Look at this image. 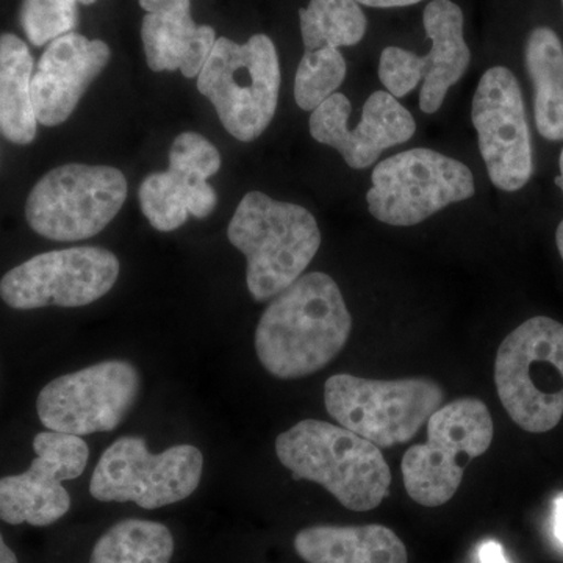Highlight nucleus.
<instances>
[{
  "label": "nucleus",
  "mask_w": 563,
  "mask_h": 563,
  "mask_svg": "<svg viewBox=\"0 0 563 563\" xmlns=\"http://www.w3.org/2000/svg\"><path fill=\"white\" fill-rule=\"evenodd\" d=\"M352 318L329 274L310 273L292 282L269 303L255 331V352L277 379L320 372L350 339Z\"/></svg>",
  "instance_id": "1"
},
{
  "label": "nucleus",
  "mask_w": 563,
  "mask_h": 563,
  "mask_svg": "<svg viewBox=\"0 0 563 563\" xmlns=\"http://www.w3.org/2000/svg\"><path fill=\"white\" fill-rule=\"evenodd\" d=\"M276 454L292 479L322 485L354 512L376 509L390 493L391 473L379 448L331 422H298L277 437Z\"/></svg>",
  "instance_id": "2"
},
{
  "label": "nucleus",
  "mask_w": 563,
  "mask_h": 563,
  "mask_svg": "<svg viewBox=\"0 0 563 563\" xmlns=\"http://www.w3.org/2000/svg\"><path fill=\"white\" fill-rule=\"evenodd\" d=\"M229 242L246 255L247 290L255 301L276 298L301 277L321 246V231L309 210L251 191L236 207Z\"/></svg>",
  "instance_id": "3"
},
{
  "label": "nucleus",
  "mask_w": 563,
  "mask_h": 563,
  "mask_svg": "<svg viewBox=\"0 0 563 563\" xmlns=\"http://www.w3.org/2000/svg\"><path fill=\"white\" fill-rule=\"evenodd\" d=\"M495 383L504 409L526 432L551 431L563 417V324L533 317L504 339Z\"/></svg>",
  "instance_id": "4"
},
{
  "label": "nucleus",
  "mask_w": 563,
  "mask_h": 563,
  "mask_svg": "<svg viewBox=\"0 0 563 563\" xmlns=\"http://www.w3.org/2000/svg\"><path fill=\"white\" fill-rule=\"evenodd\" d=\"M280 66L269 36H251L244 44L218 38L198 76L225 131L239 141H254L272 124L279 99Z\"/></svg>",
  "instance_id": "5"
},
{
  "label": "nucleus",
  "mask_w": 563,
  "mask_h": 563,
  "mask_svg": "<svg viewBox=\"0 0 563 563\" xmlns=\"http://www.w3.org/2000/svg\"><path fill=\"white\" fill-rule=\"evenodd\" d=\"M488 407L476 398L455 399L428 420V442L404 454V485L415 503L439 507L454 498L473 459L487 453L493 440Z\"/></svg>",
  "instance_id": "6"
},
{
  "label": "nucleus",
  "mask_w": 563,
  "mask_h": 563,
  "mask_svg": "<svg viewBox=\"0 0 563 563\" xmlns=\"http://www.w3.org/2000/svg\"><path fill=\"white\" fill-rule=\"evenodd\" d=\"M443 388L429 379L372 380L336 374L324 385L333 420L377 448L407 443L439 410Z\"/></svg>",
  "instance_id": "7"
},
{
  "label": "nucleus",
  "mask_w": 563,
  "mask_h": 563,
  "mask_svg": "<svg viewBox=\"0 0 563 563\" xmlns=\"http://www.w3.org/2000/svg\"><path fill=\"white\" fill-rule=\"evenodd\" d=\"M128 198L120 169L80 163L58 166L41 177L25 203L33 231L54 242H79L102 232Z\"/></svg>",
  "instance_id": "8"
},
{
  "label": "nucleus",
  "mask_w": 563,
  "mask_h": 563,
  "mask_svg": "<svg viewBox=\"0 0 563 563\" xmlns=\"http://www.w3.org/2000/svg\"><path fill=\"white\" fill-rule=\"evenodd\" d=\"M366 192L369 213L385 224L409 228L476 191L472 169L432 150L399 152L377 163Z\"/></svg>",
  "instance_id": "9"
},
{
  "label": "nucleus",
  "mask_w": 563,
  "mask_h": 563,
  "mask_svg": "<svg viewBox=\"0 0 563 563\" xmlns=\"http://www.w3.org/2000/svg\"><path fill=\"white\" fill-rule=\"evenodd\" d=\"M202 466V453L191 444L152 454L140 437H122L99 459L90 493L102 503H135L143 509H161L196 492Z\"/></svg>",
  "instance_id": "10"
},
{
  "label": "nucleus",
  "mask_w": 563,
  "mask_h": 563,
  "mask_svg": "<svg viewBox=\"0 0 563 563\" xmlns=\"http://www.w3.org/2000/svg\"><path fill=\"white\" fill-rule=\"evenodd\" d=\"M139 393L135 366L107 361L52 380L40 391L36 412L49 431L77 437L109 432L131 412Z\"/></svg>",
  "instance_id": "11"
},
{
  "label": "nucleus",
  "mask_w": 563,
  "mask_h": 563,
  "mask_svg": "<svg viewBox=\"0 0 563 563\" xmlns=\"http://www.w3.org/2000/svg\"><path fill=\"white\" fill-rule=\"evenodd\" d=\"M120 276L117 255L103 247L44 252L0 280V298L16 310L84 307L106 296Z\"/></svg>",
  "instance_id": "12"
},
{
  "label": "nucleus",
  "mask_w": 563,
  "mask_h": 563,
  "mask_svg": "<svg viewBox=\"0 0 563 563\" xmlns=\"http://www.w3.org/2000/svg\"><path fill=\"white\" fill-rule=\"evenodd\" d=\"M422 24L432 40L428 54H413L388 46L380 54L379 79L393 98L401 99L418 87L420 109L435 113L442 109L448 91L465 76L472 52L463 38V13L451 0H432L422 11Z\"/></svg>",
  "instance_id": "13"
},
{
  "label": "nucleus",
  "mask_w": 563,
  "mask_h": 563,
  "mask_svg": "<svg viewBox=\"0 0 563 563\" xmlns=\"http://www.w3.org/2000/svg\"><path fill=\"white\" fill-rule=\"evenodd\" d=\"M472 120L492 184L507 192L526 187L533 173L531 132L512 70H485L474 92Z\"/></svg>",
  "instance_id": "14"
},
{
  "label": "nucleus",
  "mask_w": 563,
  "mask_h": 563,
  "mask_svg": "<svg viewBox=\"0 0 563 563\" xmlns=\"http://www.w3.org/2000/svg\"><path fill=\"white\" fill-rule=\"evenodd\" d=\"M33 450L27 472L0 479V520L44 528L68 514L70 496L63 483L81 476L90 450L80 437L54 431L36 433Z\"/></svg>",
  "instance_id": "15"
},
{
  "label": "nucleus",
  "mask_w": 563,
  "mask_h": 563,
  "mask_svg": "<svg viewBox=\"0 0 563 563\" xmlns=\"http://www.w3.org/2000/svg\"><path fill=\"white\" fill-rule=\"evenodd\" d=\"M351 103L342 92L312 111L310 133L318 143L342 154L352 169L372 166L388 147L412 139L417 124L410 111L388 91H374L363 106L362 120L350 128Z\"/></svg>",
  "instance_id": "16"
},
{
  "label": "nucleus",
  "mask_w": 563,
  "mask_h": 563,
  "mask_svg": "<svg viewBox=\"0 0 563 563\" xmlns=\"http://www.w3.org/2000/svg\"><path fill=\"white\" fill-rule=\"evenodd\" d=\"M109 60L110 47L101 40L70 32L51 41L32 76V102L40 124L55 128L68 120Z\"/></svg>",
  "instance_id": "17"
},
{
  "label": "nucleus",
  "mask_w": 563,
  "mask_h": 563,
  "mask_svg": "<svg viewBox=\"0 0 563 563\" xmlns=\"http://www.w3.org/2000/svg\"><path fill=\"white\" fill-rule=\"evenodd\" d=\"M146 11L141 27L147 66L155 73L179 69L192 79L201 73L217 33L210 25H196L190 0H140Z\"/></svg>",
  "instance_id": "18"
},
{
  "label": "nucleus",
  "mask_w": 563,
  "mask_h": 563,
  "mask_svg": "<svg viewBox=\"0 0 563 563\" xmlns=\"http://www.w3.org/2000/svg\"><path fill=\"white\" fill-rule=\"evenodd\" d=\"M307 563H409L406 544L383 525L312 526L296 533Z\"/></svg>",
  "instance_id": "19"
},
{
  "label": "nucleus",
  "mask_w": 563,
  "mask_h": 563,
  "mask_svg": "<svg viewBox=\"0 0 563 563\" xmlns=\"http://www.w3.org/2000/svg\"><path fill=\"white\" fill-rule=\"evenodd\" d=\"M526 69L533 85V117L544 140H563V44L550 27L529 33Z\"/></svg>",
  "instance_id": "20"
},
{
  "label": "nucleus",
  "mask_w": 563,
  "mask_h": 563,
  "mask_svg": "<svg viewBox=\"0 0 563 563\" xmlns=\"http://www.w3.org/2000/svg\"><path fill=\"white\" fill-rule=\"evenodd\" d=\"M33 57L13 33L0 35V133L11 143L31 144L36 136L32 102Z\"/></svg>",
  "instance_id": "21"
},
{
  "label": "nucleus",
  "mask_w": 563,
  "mask_h": 563,
  "mask_svg": "<svg viewBox=\"0 0 563 563\" xmlns=\"http://www.w3.org/2000/svg\"><path fill=\"white\" fill-rule=\"evenodd\" d=\"M220 168V152L199 133H181L174 140L168 173L184 192L192 217L207 218L217 207V192L207 179Z\"/></svg>",
  "instance_id": "22"
},
{
  "label": "nucleus",
  "mask_w": 563,
  "mask_h": 563,
  "mask_svg": "<svg viewBox=\"0 0 563 563\" xmlns=\"http://www.w3.org/2000/svg\"><path fill=\"white\" fill-rule=\"evenodd\" d=\"M173 554L174 537L165 525L129 518L99 537L90 563H169Z\"/></svg>",
  "instance_id": "23"
},
{
  "label": "nucleus",
  "mask_w": 563,
  "mask_h": 563,
  "mask_svg": "<svg viewBox=\"0 0 563 563\" xmlns=\"http://www.w3.org/2000/svg\"><path fill=\"white\" fill-rule=\"evenodd\" d=\"M299 22L306 51L340 49L365 38L366 16L355 0H310Z\"/></svg>",
  "instance_id": "24"
},
{
  "label": "nucleus",
  "mask_w": 563,
  "mask_h": 563,
  "mask_svg": "<svg viewBox=\"0 0 563 563\" xmlns=\"http://www.w3.org/2000/svg\"><path fill=\"white\" fill-rule=\"evenodd\" d=\"M346 60L342 52L332 47L303 52L295 79L296 103L302 110L313 111L339 90L346 77Z\"/></svg>",
  "instance_id": "25"
},
{
  "label": "nucleus",
  "mask_w": 563,
  "mask_h": 563,
  "mask_svg": "<svg viewBox=\"0 0 563 563\" xmlns=\"http://www.w3.org/2000/svg\"><path fill=\"white\" fill-rule=\"evenodd\" d=\"M140 203L152 228L161 232L176 231L190 214L184 192L168 172L151 174L144 179L140 187Z\"/></svg>",
  "instance_id": "26"
},
{
  "label": "nucleus",
  "mask_w": 563,
  "mask_h": 563,
  "mask_svg": "<svg viewBox=\"0 0 563 563\" xmlns=\"http://www.w3.org/2000/svg\"><path fill=\"white\" fill-rule=\"evenodd\" d=\"M21 25L33 46H44L76 29L77 0H24Z\"/></svg>",
  "instance_id": "27"
},
{
  "label": "nucleus",
  "mask_w": 563,
  "mask_h": 563,
  "mask_svg": "<svg viewBox=\"0 0 563 563\" xmlns=\"http://www.w3.org/2000/svg\"><path fill=\"white\" fill-rule=\"evenodd\" d=\"M479 561L481 563H509L504 548L495 540H487L479 547Z\"/></svg>",
  "instance_id": "28"
},
{
  "label": "nucleus",
  "mask_w": 563,
  "mask_h": 563,
  "mask_svg": "<svg viewBox=\"0 0 563 563\" xmlns=\"http://www.w3.org/2000/svg\"><path fill=\"white\" fill-rule=\"evenodd\" d=\"M358 5L373 7V9H398V7L415 5L422 0H355Z\"/></svg>",
  "instance_id": "29"
},
{
  "label": "nucleus",
  "mask_w": 563,
  "mask_h": 563,
  "mask_svg": "<svg viewBox=\"0 0 563 563\" xmlns=\"http://www.w3.org/2000/svg\"><path fill=\"white\" fill-rule=\"evenodd\" d=\"M554 536L563 548V495L558 496L554 501Z\"/></svg>",
  "instance_id": "30"
},
{
  "label": "nucleus",
  "mask_w": 563,
  "mask_h": 563,
  "mask_svg": "<svg viewBox=\"0 0 563 563\" xmlns=\"http://www.w3.org/2000/svg\"><path fill=\"white\" fill-rule=\"evenodd\" d=\"M0 563H20L18 562L16 554L3 542L2 533H0Z\"/></svg>",
  "instance_id": "31"
},
{
  "label": "nucleus",
  "mask_w": 563,
  "mask_h": 563,
  "mask_svg": "<svg viewBox=\"0 0 563 563\" xmlns=\"http://www.w3.org/2000/svg\"><path fill=\"white\" fill-rule=\"evenodd\" d=\"M555 243H558L559 254H561L563 261V220L559 224L558 232H555Z\"/></svg>",
  "instance_id": "32"
},
{
  "label": "nucleus",
  "mask_w": 563,
  "mask_h": 563,
  "mask_svg": "<svg viewBox=\"0 0 563 563\" xmlns=\"http://www.w3.org/2000/svg\"><path fill=\"white\" fill-rule=\"evenodd\" d=\"M559 169H561V174H559L558 179H555V184L561 187V190L563 192V150L561 152V158H559Z\"/></svg>",
  "instance_id": "33"
},
{
  "label": "nucleus",
  "mask_w": 563,
  "mask_h": 563,
  "mask_svg": "<svg viewBox=\"0 0 563 563\" xmlns=\"http://www.w3.org/2000/svg\"><path fill=\"white\" fill-rule=\"evenodd\" d=\"M77 2L84 3V5H91L96 0H77Z\"/></svg>",
  "instance_id": "34"
},
{
  "label": "nucleus",
  "mask_w": 563,
  "mask_h": 563,
  "mask_svg": "<svg viewBox=\"0 0 563 563\" xmlns=\"http://www.w3.org/2000/svg\"><path fill=\"white\" fill-rule=\"evenodd\" d=\"M562 5H563V0H562Z\"/></svg>",
  "instance_id": "35"
}]
</instances>
